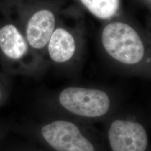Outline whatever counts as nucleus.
<instances>
[{
    "mask_svg": "<svg viewBox=\"0 0 151 151\" xmlns=\"http://www.w3.org/2000/svg\"><path fill=\"white\" fill-rule=\"evenodd\" d=\"M101 42L113 59L124 65L139 63L145 54V46L134 28L122 22H112L105 26Z\"/></svg>",
    "mask_w": 151,
    "mask_h": 151,
    "instance_id": "nucleus-1",
    "label": "nucleus"
},
{
    "mask_svg": "<svg viewBox=\"0 0 151 151\" xmlns=\"http://www.w3.org/2000/svg\"><path fill=\"white\" fill-rule=\"evenodd\" d=\"M59 101L67 111L86 118L104 116L110 108V99L104 91L97 89L69 87L59 96Z\"/></svg>",
    "mask_w": 151,
    "mask_h": 151,
    "instance_id": "nucleus-2",
    "label": "nucleus"
},
{
    "mask_svg": "<svg viewBox=\"0 0 151 151\" xmlns=\"http://www.w3.org/2000/svg\"><path fill=\"white\" fill-rule=\"evenodd\" d=\"M45 141L58 151H95L79 128L67 120H55L41 129Z\"/></svg>",
    "mask_w": 151,
    "mask_h": 151,
    "instance_id": "nucleus-3",
    "label": "nucleus"
},
{
    "mask_svg": "<svg viewBox=\"0 0 151 151\" xmlns=\"http://www.w3.org/2000/svg\"><path fill=\"white\" fill-rule=\"evenodd\" d=\"M108 136L113 151H145L148 146L147 132L139 122L115 120L109 127Z\"/></svg>",
    "mask_w": 151,
    "mask_h": 151,
    "instance_id": "nucleus-4",
    "label": "nucleus"
},
{
    "mask_svg": "<svg viewBox=\"0 0 151 151\" xmlns=\"http://www.w3.org/2000/svg\"><path fill=\"white\" fill-rule=\"evenodd\" d=\"M55 16L51 11L41 9L29 18L26 28V38L32 48L41 50L48 44L55 29Z\"/></svg>",
    "mask_w": 151,
    "mask_h": 151,
    "instance_id": "nucleus-5",
    "label": "nucleus"
},
{
    "mask_svg": "<svg viewBox=\"0 0 151 151\" xmlns=\"http://www.w3.org/2000/svg\"><path fill=\"white\" fill-rule=\"evenodd\" d=\"M47 45L50 59L57 63L69 61L74 55L76 49L74 37L63 27L54 30Z\"/></svg>",
    "mask_w": 151,
    "mask_h": 151,
    "instance_id": "nucleus-6",
    "label": "nucleus"
},
{
    "mask_svg": "<svg viewBox=\"0 0 151 151\" xmlns=\"http://www.w3.org/2000/svg\"><path fill=\"white\" fill-rule=\"evenodd\" d=\"M0 48L7 58L19 60L26 54L28 46L16 26L6 24L0 29Z\"/></svg>",
    "mask_w": 151,
    "mask_h": 151,
    "instance_id": "nucleus-7",
    "label": "nucleus"
},
{
    "mask_svg": "<svg viewBox=\"0 0 151 151\" xmlns=\"http://www.w3.org/2000/svg\"><path fill=\"white\" fill-rule=\"evenodd\" d=\"M96 18L108 20L116 16L120 8V0H80Z\"/></svg>",
    "mask_w": 151,
    "mask_h": 151,
    "instance_id": "nucleus-8",
    "label": "nucleus"
},
{
    "mask_svg": "<svg viewBox=\"0 0 151 151\" xmlns=\"http://www.w3.org/2000/svg\"><path fill=\"white\" fill-rule=\"evenodd\" d=\"M0 97H1V93H0Z\"/></svg>",
    "mask_w": 151,
    "mask_h": 151,
    "instance_id": "nucleus-9",
    "label": "nucleus"
}]
</instances>
